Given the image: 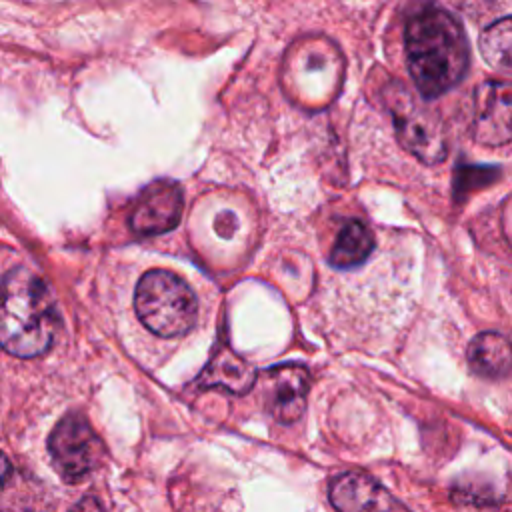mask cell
I'll return each mask as SVG.
<instances>
[{
  "mask_svg": "<svg viewBox=\"0 0 512 512\" xmlns=\"http://www.w3.org/2000/svg\"><path fill=\"white\" fill-rule=\"evenodd\" d=\"M408 70L426 98L450 90L464 76L468 46L460 24L434 4L420 6L406 24Z\"/></svg>",
  "mask_w": 512,
  "mask_h": 512,
  "instance_id": "obj_1",
  "label": "cell"
},
{
  "mask_svg": "<svg viewBox=\"0 0 512 512\" xmlns=\"http://www.w3.org/2000/svg\"><path fill=\"white\" fill-rule=\"evenodd\" d=\"M60 328L50 286L32 270L18 266L0 282V348L18 358L44 354Z\"/></svg>",
  "mask_w": 512,
  "mask_h": 512,
  "instance_id": "obj_2",
  "label": "cell"
},
{
  "mask_svg": "<svg viewBox=\"0 0 512 512\" xmlns=\"http://www.w3.org/2000/svg\"><path fill=\"white\" fill-rule=\"evenodd\" d=\"M138 320L160 338H176L196 324L198 300L192 288L170 270H148L136 284Z\"/></svg>",
  "mask_w": 512,
  "mask_h": 512,
  "instance_id": "obj_3",
  "label": "cell"
},
{
  "mask_svg": "<svg viewBox=\"0 0 512 512\" xmlns=\"http://www.w3.org/2000/svg\"><path fill=\"white\" fill-rule=\"evenodd\" d=\"M52 464L64 482H80L106 458V446L82 412L64 414L48 436Z\"/></svg>",
  "mask_w": 512,
  "mask_h": 512,
  "instance_id": "obj_4",
  "label": "cell"
},
{
  "mask_svg": "<svg viewBox=\"0 0 512 512\" xmlns=\"http://www.w3.org/2000/svg\"><path fill=\"white\" fill-rule=\"evenodd\" d=\"M386 102L400 144L426 164L440 162L446 156V140L434 110L416 100L404 86L396 84L386 92Z\"/></svg>",
  "mask_w": 512,
  "mask_h": 512,
  "instance_id": "obj_5",
  "label": "cell"
},
{
  "mask_svg": "<svg viewBox=\"0 0 512 512\" xmlns=\"http://www.w3.org/2000/svg\"><path fill=\"white\" fill-rule=\"evenodd\" d=\"M260 390L268 414L282 424L302 418L310 390V370L300 362L278 364L262 372Z\"/></svg>",
  "mask_w": 512,
  "mask_h": 512,
  "instance_id": "obj_6",
  "label": "cell"
},
{
  "mask_svg": "<svg viewBox=\"0 0 512 512\" xmlns=\"http://www.w3.org/2000/svg\"><path fill=\"white\" fill-rule=\"evenodd\" d=\"M336 512H412L388 488L366 472H344L328 488Z\"/></svg>",
  "mask_w": 512,
  "mask_h": 512,
  "instance_id": "obj_7",
  "label": "cell"
},
{
  "mask_svg": "<svg viewBox=\"0 0 512 512\" xmlns=\"http://www.w3.org/2000/svg\"><path fill=\"white\" fill-rule=\"evenodd\" d=\"M184 208L182 188L170 180L152 182L130 212V228L140 236H156L178 226Z\"/></svg>",
  "mask_w": 512,
  "mask_h": 512,
  "instance_id": "obj_8",
  "label": "cell"
},
{
  "mask_svg": "<svg viewBox=\"0 0 512 512\" xmlns=\"http://www.w3.org/2000/svg\"><path fill=\"white\" fill-rule=\"evenodd\" d=\"M512 92L508 82H486L476 90L474 138L482 144L502 146L510 140Z\"/></svg>",
  "mask_w": 512,
  "mask_h": 512,
  "instance_id": "obj_9",
  "label": "cell"
},
{
  "mask_svg": "<svg viewBox=\"0 0 512 512\" xmlns=\"http://www.w3.org/2000/svg\"><path fill=\"white\" fill-rule=\"evenodd\" d=\"M254 366L238 356L226 342L216 344L198 382L206 388H224L230 394H246L256 384Z\"/></svg>",
  "mask_w": 512,
  "mask_h": 512,
  "instance_id": "obj_10",
  "label": "cell"
},
{
  "mask_svg": "<svg viewBox=\"0 0 512 512\" xmlns=\"http://www.w3.org/2000/svg\"><path fill=\"white\" fill-rule=\"evenodd\" d=\"M468 366L474 374L490 380H502L510 374V342L500 332H480L468 344Z\"/></svg>",
  "mask_w": 512,
  "mask_h": 512,
  "instance_id": "obj_11",
  "label": "cell"
},
{
  "mask_svg": "<svg viewBox=\"0 0 512 512\" xmlns=\"http://www.w3.org/2000/svg\"><path fill=\"white\" fill-rule=\"evenodd\" d=\"M374 250V234L360 220L346 222L328 256L330 264L338 270H350L368 260Z\"/></svg>",
  "mask_w": 512,
  "mask_h": 512,
  "instance_id": "obj_12",
  "label": "cell"
},
{
  "mask_svg": "<svg viewBox=\"0 0 512 512\" xmlns=\"http://www.w3.org/2000/svg\"><path fill=\"white\" fill-rule=\"evenodd\" d=\"M480 48L490 66L496 68H510V48H512V26L510 18L504 16L502 20L490 24L480 38Z\"/></svg>",
  "mask_w": 512,
  "mask_h": 512,
  "instance_id": "obj_13",
  "label": "cell"
},
{
  "mask_svg": "<svg viewBox=\"0 0 512 512\" xmlns=\"http://www.w3.org/2000/svg\"><path fill=\"white\" fill-rule=\"evenodd\" d=\"M14 476V468L8 460V456L0 450V496H8V482Z\"/></svg>",
  "mask_w": 512,
  "mask_h": 512,
  "instance_id": "obj_14",
  "label": "cell"
},
{
  "mask_svg": "<svg viewBox=\"0 0 512 512\" xmlns=\"http://www.w3.org/2000/svg\"><path fill=\"white\" fill-rule=\"evenodd\" d=\"M70 512H106V510L102 508V504H100L96 498L86 496V498L78 500V502L72 506Z\"/></svg>",
  "mask_w": 512,
  "mask_h": 512,
  "instance_id": "obj_15",
  "label": "cell"
}]
</instances>
